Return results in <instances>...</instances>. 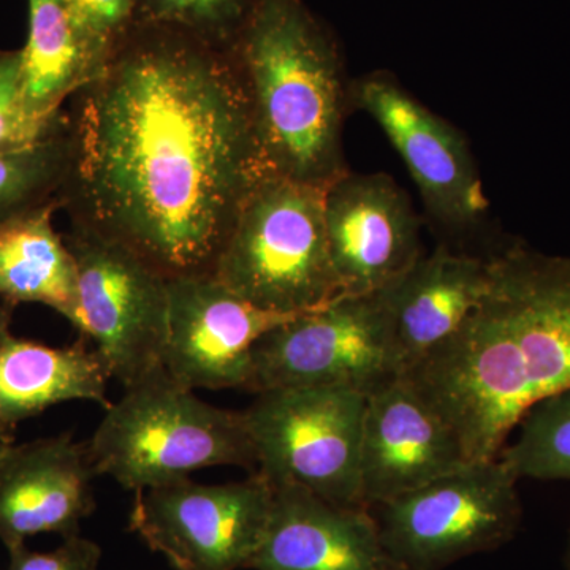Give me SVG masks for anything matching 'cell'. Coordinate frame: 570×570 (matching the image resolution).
I'll return each mask as SVG.
<instances>
[{"instance_id": "cell-1", "label": "cell", "mask_w": 570, "mask_h": 570, "mask_svg": "<svg viewBox=\"0 0 570 570\" xmlns=\"http://www.w3.org/2000/svg\"><path fill=\"white\" fill-rule=\"evenodd\" d=\"M70 225L167 277L214 275L247 195L268 171L230 52L132 24L69 100Z\"/></svg>"}, {"instance_id": "cell-2", "label": "cell", "mask_w": 570, "mask_h": 570, "mask_svg": "<svg viewBox=\"0 0 570 570\" xmlns=\"http://www.w3.org/2000/svg\"><path fill=\"white\" fill-rule=\"evenodd\" d=\"M400 376L452 428L469 463L498 459L534 404L570 389V257L523 243L490 255L459 332Z\"/></svg>"}, {"instance_id": "cell-3", "label": "cell", "mask_w": 570, "mask_h": 570, "mask_svg": "<svg viewBox=\"0 0 570 570\" xmlns=\"http://www.w3.org/2000/svg\"><path fill=\"white\" fill-rule=\"evenodd\" d=\"M228 52L266 171L324 190L346 174L351 86L335 37L305 0H258Z\"/></svg>"}, {"instance_id": "cell-4", "label": "cell", "mask_w": 570, "mask_h": 570, "mask_svg": "<svg viewBox=\"0 0 570 570\" xmlns=\"http://www.w3.org/2000/svg\"><path fill=\"white\" fill-rule=\"evenodd\" d=\"M97 475L141 491L213 466L257 468L243 412L213 406L154 371L105 409L86 444Z\"/></svg>"}, {"instance_id": "cell-5", "label": "cell", "mask_w": 570, "mask_h": 570, "mask_svg": "<svg viewBox=\"0 0 570 570\" xmlns=\"http://www.w3.org/2000/svg\"><path fill=\"white\" fill-rule=\"evenodd\" d=\"M324 193L266 174L247 195L213 276L272 313H309L343 296L330 258Z\"/></svg>"}, {"instance_id": "cell-6", "label": "cell", "mask_w": 570, "mask_h": 570, "mask_svg": "<svg viewBox=\"0 0 570 570\" xmlns=\"http://www.w3.org/2000/svg\"><path fill=\"white\" fill-rule=\"evenodd\" d=\"M519 482L499 456L471 461L370 510L397 570H442L513 539L523 517Z\"/></svg>"}, {"instance_id": "cell-7", "label": "cell", "mask_w": 570, "mask_h": 570, "mask_svg": "<svg viewBox=\"0 0 570 570\" xmlns=\"http://www.w3.org/2000/svg\"><path fill=\"white\" fill-rule=\"evenodd\" d=\"M366 393L347 387L266 390L246 411L257 472L269 485L302 487L365 508L360 480Z\"/></svg>"}, {"instance_id": "cell-8", "label": "cell", "mask_w": 570, "mask_h": 570, "mask_svg": "<svg viewBox=\"0 0 570 570\" xmlns=\"http://www.w3.org/2000/svg\"><path fill=\"white\" fill-rule=\"evenodd\" d=\"M80 291L81 337L92 341L110 379L124 389L164 367L168 279L119 243L73 227L63 235Z\"/></svg>"}, {"instance_id": "cell-9", "label": "cell", "mask_w": 570, "mask_h": 570, "mask_svg": "<svg viewBox=\"0 0 570 570\" xmlns=\"http://www.w3.org/2000/svg\"><path fill=\"white\" fill-rule=\"evenodd\" d=\"M395 376L379 295H343L262 336L254 346L246 392L347 387L367 395Z\"/></svg>"}, {"instance_id": "cell-10", "label": "cell", "mask_w": 570, "mask_h": 570, "mask_svg": "<svg viewBox=\"0 0 570 570\" xmlns=\"http://www.w3.org/2000/svg\"><path fill=\"white\" fill-rule=\"evenodd\" d=\"M272 504L273 487L257 471L219 485L184 479L135 491L129 530L178 570L247 569Z\"/></svg>"}, {"instance_id": "cell-11", "label": "cell", "mask_w": 570, "mask_h": 570, "mask_svg": "<svg viewBox=\"0 0 570 570\" xmlns=\"http://www.w3.org/2000/svg\"><path fill=\"white\" fill-rule=\"evenodd\" d=\"M351 104L366 111L387 135L439 224L466 230L482 223L489 198L459 129L428 110L387 71L352 82Z\"/></svg>"}, {"instance_id": "cell-12", "label": "cell", "mask_w": 570, "mask_h": 570, "mask_svg": "<svg viewBox=\"0 0 570 570\" xmlns=\"http://www.w3.org/2000/svg\"><path fill=\"white\" fill-rule=\"evenodd\" d=\"M296 316L250 305L213 275L168 279L165 371L194 392L246 390L255 343Z\"/></svg>"}, {"instance_id": "cell-13", "label": "cell", "mask_w": 570, "mask_h": 570, "mask_svg": "<svg viewBox=\"0 0 570 570\" xmlns=\"http://www.w3.org/2000/svg\"><path fill=\"white\" fill-rule=\"evenodd\" d=\"M324 217L343 295L377 294L425 255L411 198L389 175L346 171L325 189Z\"/></svg>"}, {"instance_id": "cell-14", "label": "cell", "mask_w": 570, "mask_h": 570, "mask_svg": "<svg viewBox=\"0 0 570 570\" xmlns=\"http://www.w3.org/2000/svg\"><path fill=\"white\" fill-rule=\"evenodd\" d=\"M468 463L452 428L407 379L390 377L367 393L360 453L366 509Z\"/></svg>"}, {"instance_id": "cell-15", "label": "cell", "mask_w": 570, "mask_h": 570, "mask_svg": "<svg viewBox=\"0 0 570 570\" xmlns=\"http://www.w3.org/2000/svg\"><path fill=\"white\" fill-rule=\"evenodd\" d=\"M86 444L70 433L13 444L0 459V540L7 550L40 534H80L96 510Z\"/></svg>"}, {"instance_id": "cell-16", "label": "cell", "mask_w": 570, "mask_h": 570, "mask_svg": "<svg viewBox=\"0 0 570 570\" xmlns=\"http://www.w3.org/2000/svg\"><path fill=\"white\" fill-rule=\"evenodd\" d=\"M247 570H397L382 546L377 521L302 487H273L261 547Z\"/></svg>"}, {"instance_id": "cell-17", "label": "cell", "mask_w": 570, "mask_h": 570, "mask_svg": "<svg viewBox=\"0 0 570 570\" xmlns=\"http://www.w3.org/2000/svg\"><path fill=\"white\" fill-rule=\"evenodd\" d=\"M487 258L438 247L377 292L397 376L450 340L478 305Z\"/></svg>"}, {"instance_id": "cell-18", "label": "cell", "mask_w": 570, "mask_h": 570, "mask_svg": "<svg viewBox=\"0 0 570 570\" xmlns=\"http://www.w3.org/2000/svg\"><path fill=\"white\" fill-rule=\"evenodd\" d=\"M88 340L67 347L0 335V428L10 431L24 420L66 401H96L105 409L107 370Z\"/></svg>"}, {"instance_id": "cell-19", "label": "cell", "mask_w": 570, "mask_h": 570, "mask_svg": "<svg viewBox=\"0 0 570 570\" xmlns=\"http://www.w3.org/2000/svg\"><path fill=\"white\" fill-rule=\"evenodd\" d=\"M59 202L0 220V302L7 307L39 303L81 325L78 269L52 216Z\"/></svg>"}, {"instance_id": "cell-20", "label": "cell", "mask_w": 570, "mask_h": 570, "mask_svg": "<svg viewBox=\"0 0 570 570\" xmlns=\"http://www.w3.org/2000/svg\"><path fill=\"white\" fill-rule=\"evenodd\" d=\"M29 33L21 48L26 107L41 119L63 112L82 86L100 75L80 29L62 0H28Z\"/></svg>"}, {"instance_id": "cell-21", "label": "cell", "mask_w": 570, "mask_h": 570, "mask_svg": "<svg viewBox=\"0 0 570 570\" xmlns=\"http://www.w3.org/2000/svg\"><path fill=\"white\" fill-rule=\"evenodd\" d=\"M517 426L519 436L499 453L515 478L570 482V389L539 401Z\"/></svg>"}, {"instance_id": "cell-22", "label": "cell", "mask_w": 570, "mask_h": 570, "mask_svg": "<svg viewBox=\"0 0 570 570\" xmlns=\"http://www.w3.org/2000/svg\"><path fill=\"white\" fill-rule=\"evenodd\" d=\"M69 170L67 127L37 145L0 153V220L59 202Z\"/></svg>"}, {"instance_id": "cell-23", "label": "cell", "mask_w": 570, "mask_h": 570, "mask_svg": "<svg viewBox=\"0 0 570 570\" xmlns=\"http://www.w3.org/2000/svg\"><path fill=\"white\" fill-rule=\"evenodd\" d=\"M258 0H135L134 24L159 26L230 51Z\"/></svg>"}, {"instance_id": "cell-24", "label": "cell", "mask_w": 570, "mask_h": 570, "mask_svg": "<svg viewBox=\"0 0 570 570\" xmlns=\"http://www.w3.org/2000/svg\"><path fill=\"white\" fill-rule=\"evenodd\" d=\"M67 115L41 119L28 110L21 88V50H0V153L28 148L63 132Z\"/></svg>"}, {"instance_id": "cell-25", "label": "cell", "mask_w": 570, "mask_h": 570, "mask_svg": "<svg viewBox=\"0 0 570 570\" xmlns=\"http://www.w3.org/2000/svg\"><path fill=\"white\" fill-rule=\"evenodd\" d=\"M62 3L102 73L112 51L132 28L135 0H62Z\"/></svg>"}, {"instance_id": "cell-26", "label": "cell", "mask_w": 570, "mask_h": 570, "mask_svg": "<svg viewBox=\"0 0 570 570\" xmlns=\"http://www.w3.org/2000/svg\"><path fill=\"white\" fill-rule=\"evenodd\" d=\"M6 570H97L102 560V549L80 534L63 539L58 549L41 553L22 546L9 550Z\"/></svg>"}, {"instance_id": "cell-27", "label": "cell", "mask_w": 570, "mask_h": 570, "mask_svg": "<svg viewBox=\"0 0 570 570\" xmlns=\"http://www.w3.org/2000/svg\"><path fill=\"white\" fill-rule=\"evenodd\" d=\"M13 445V439H11L9 431L0 428V459L6 455L7 450Z\"/></svg>"}, {"instance_id": "cell-28", "label": "cell", "mask_w": 570, "mask_h": 570, "mask_svg": "<svg viewBox=\"0 0 570 570\" xmlns=\"http://www.w3.org/2000/svg\"><path fill=\"white\" fill-rule=\"evenodd\" d=\"M10 328V309L9 307H0V335H2L6 330Z\"/></svg>"}, {"instance_id": "cell-29", "label": "cell", "mask_w": 570, "mask_h": 570, "mask_svg": "<svg viewBox=\"0 0 570 570\" xmlns=\"http://www.w3.org/2000/svg\"><path fill=\"white\" fill-rule=\"evenodd\" d=\"M566 570H570V532H569L568 550H566Z\"/></svg>"}]
</instances>
